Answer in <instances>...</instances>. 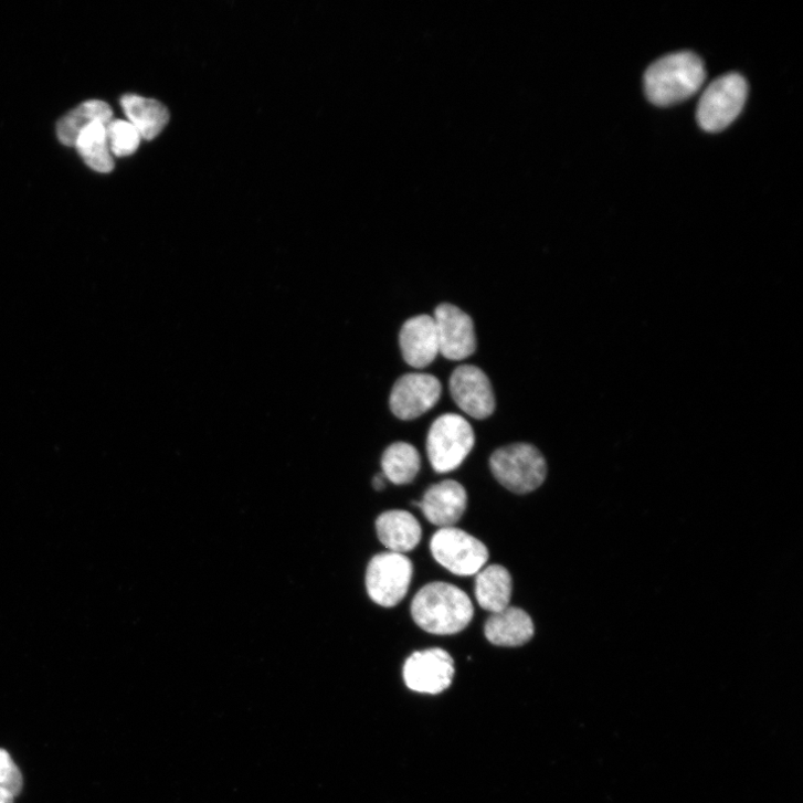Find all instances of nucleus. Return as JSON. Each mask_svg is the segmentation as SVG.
I'll return each instance as SVG.
<instances>
[{
	"label": "nucleus",
	"instance_id": "nucleus-3",
	"mask_svg": "<svg viewBox=\"0 0 803 803\" xmlns=\"http://www.w3.org/2000/svg\"><path fill=\"white\" fill-rule=\"evenodd\" d=\"M476 436L472 424L462 415L447 413L431 425L426 451L432 468L439 474L454 472L473 451Z\"/></svg>",
	"mask_w": 803,
	"mask_h": 803
},
{
	"label": "nucleus",
	"instance_id": "nucleus-13",
	"mask_svg": "<svg viewBox=\"0 0 803 803\" xmlns=\"http://www.w3.org/2000/svg\"><path fill=\"white\" fill-rule=\"evenodd\" d=\"M467 504L465 487L457 482L445 480L426 490L419 508L432 525L450 528L462 519Z\"/></svg>",
	"mask_w": 803,
	"mask_h": 803
},
{
	"label": "nucleus",
	"instance_id": "nucleus-4",
	"mask_svg": "<svg viewBox=\"0 0 803 803\" xmlns=\"http://www.w3.org/2000/svg\"><path fill=\"white\" fill-rule=\"evenodd\" d=\"M490 469L500 485L518 495L535 492L547 476L543 455L527 443H516L495 451L490 457Z\"/></svg>",
	"mask_w": 803,
	"mask_h": 803
},
{
	"label": "nucleus",
	"instance_id": "nucleus-1",
	"mask_svg": "<svg viewBox=\"0 0 803 803\" xmlns=\"http://www.w3.org/2000/svg\"><path fill=\"white\" fill-rule=\"evenodd\" d=\"M415 624L434 635H453L463 632L475 614L469 596L461 589L434 582L422 588L411 604Z\"/></svg>",
	"mask_w": 803,
	"mask_h": 803
},
{
	"label": "nucleus",
	"instance_id": "nucleus-9",
	"mask_svg": "<svg viewBox=\"0 0 803 803\" xmlns=\"http://www.w3.org/2000/svg\"><path fill=\"white\" fill-rule=\"evenodd\" d=\"M405 684L410 690L424 695H439L446 690L454 676V662L441 648L413 653L403 668Z\"/></svg>",
	"mask_w": 803,
	"mask_h": 803
},
{
	"label": "nucleus",
	"instance_id": "nucleus-8",
	"mask_svg": "<svg viewBox=\"0 0 803 803\" xmlns=\"http://www.w3.org/2000/svg\"><path fill=\"white\" fill-rule=\"evenodd\" d=\"M440 355L450 361L471 358L477 349L475 324L472 317L451 304H441L434 311Z\"/></svg>",
	"mask_w": 803,
	"mask_h": 803
},
{
	"label": "nucleus",
	"instance_id": "nucleus-10",
	"mask_svg": "<svg viewBox=\"0 0 803 803\" xmlns=\"http://www.w3.org/2000/svg\"><path fill=\"white\" fill-rule=\"evenodd\" d=\"M450 392L458 409L476 420H485L495 412L493 385L478 367L456 368L450 378Z\"/></svg>",
	"mask_w": 803,
	"mask_h": 803
},
{
	"label": "nucleus",
	"instance_id": "nucleus-2",
	"mask_svg": "<svg viewBox=\"0 0 803 803\" xmlns=\"http://www.w3.org/2000/svg\"><path fill=\"white\" fill-rule=\"evenodd\" d=\"M707 72L702 60L691 52L666 55L653 63L644 76L648 99L657 106H669L693 97L705 84Z\"/></svg>",
	"mask_w": 803,
	"mask_h": 803
},
{
	"label": "nucleus",
	"instance_id": "nucleus-18",
	"mask_svg": "<svg viewBox=\"0 0 803 803\" xmlns=\"http://www.w3.org/2000/svg\"><path fill=\"white\" fill-rule=\"evenodd\" d=\"M110 106L98 99L86 101L63 117L57 124V138L61 144L74 147L83 130L94 124L108 125L112 121Z\"/></svg>",
	"mask_w": 803,
	"mask_h": 803
},
{
	"label": "nucleus",
	"instance_id": "nucleus-17",
	"mask_svg": "<svg viewBox=\"0 0 803 803\" xmlns=\"http://www.w3.org/2000/svg\"><path fill=\"white\" fill-rule=\"evenodd\" d=\"M513 593L510 572L500 564L482 569L476 578V599L480 607L492 614L509 606Z\"/></svg>",
	"mask_w": 803,
	"mask_h": 803
},
{
	"label": "nucleus",
	"instance_id": "nucleus-16",
	"mask_svg": "<svg viewBox=\"0 0 803 803\" xmlns=\"http://www.w3.org/2000/svg\"><path fill=\"white\" fill-rule=\"evenodd\" d=\"M121 106L129 123L137 129L141 139L154 140L167 127L170 114L159 101L136 94L123 96Z\"/></svg>",
	"mask_w": 803,
	"mask_h": 803
},
{
	"label": "nucleus",
	"instance_id": "nucleus-14",
	"mask_svg": "<svg viewBox=\"0 0 803 803\" xmlns=\"http://www.w3.org/2000/svg\"><path fill=\"white\" fill-rule=\"evenodd\" d=\"M535 634L531 617L521 609L508 606L494 613L485 625L487 640L497 646L518 647L527 644Z\"/></svg>",
	"mask_w": 803,
	"mask_h": 803
},
{
	"label": "nucleus",
	"instance_id": "nucleus-20",
	"mask_svg": "<svg viewBox=\"0 0 803 803\" xmlns=\"http://www.w3.org/2000/svg\"><path fill=\"white\" fill-rule=\"evenodd\" d=\"M106 127L103 124L89 126L81 133L74 146L84 162L99 173H108L114 169Z\"/></svg>",
	"mask_w": 803,
	"mask_h": 803
},
{
	"label": "nucleus",
	"instance_id": "nucleus-5",
	"mask_svg": "<svg viewBox=\"0 0 803 803\" xmlns=\"http://www.w3.org/2000/svg\"><path fill=\"white\" fill-rule=\"evenodd\" d=\"M748 96L746 80L737 73L717 78L704 92L698 106V121L708 133L728 128L741 113Z\"/></svg>",
	"mask_w": 803,
	"mask_h": 803
},
{
	"label": "nucleus",
	"instance_id": "nucleus-11",
	"mask_svg": "<svg viewBox=\"0 0 803 803\" xmlns=\"http://www.w3.org/2000/svg\"><path fill=\"white\" fill-rule=\"evenodd\" d=\"M441 394L442 384L432 374H405L392 389L391 411L401 420H414L434 408Z\"/></svg>",
	"mask_w": 803,
	"mask_h": 803
},
{
	"label": "nucleus",
	"instance_id": "nucleus-21",
	"mask_svg": "<svg viewBox=\"0 0 803 803\" xmlns=\"http://www.w3.org/2000/svg\"><path fill=\"white\" fill-rule=\"evenodd\" d=\"M106 131L110 155L118 158L133 156L142 140L137 129L129 121L112 120L107 125Z\"/></svg>",
	"mask_w": 803,
	"mask_h": 803
},
{
	"label": "nucleus",
	"instance_id": "nucleus-24",
	"mask_svg": "<svg viewBox=\"0 0 803 803\" xmlns=\"http://www.w3.org/2000/svg\"><path fill=\"white\" fill-rule=\"evenodd\" d=\"M373 487L377 490H382L385 488V477L383 475H379L373 479Z\"/></svg>",
	"mask_w": 803,
	"mask_h": 803
},
{
	"label": "nucleus",
	"instance_id": "nucleus-7",
	"mask_svg": "<svg viewBox=\"0 0 803 803\" xmlns=\"http://www.w3.org/2000/svg\"><path fill=\"white\" fill-rule=\"evenodd\" d=\"M413 577V563L402 553L382 552L372 558L367 570V590L382 607H394L406 596Z\"/></svg>",
	"mask_w": 803,
	"mask_h": 803
},
{
	"label": "nucleus",
	"instance_id": "nucleus-19",
	"mask_svg": "<svg viewBox=\"0 0 803 803\" xmlns=\"http://www.w3.org/2000/svg\"><path fill=\"white\" fill-rule=\"evenodd\" d=\"M421 468V456L410 443L397 442L382 456L383 476L394 485L413 483Z\"/></svg>",
	"mask_w": 803,
	"mask_h": 803
},
{
	"label": "nucleus",
	"instance_id": "nucleus-23",
	"mask_svg": "<svg viewBox=\"0 0 803 803\" xmlns=\"http://www.w3.org/2000/svg\"><path fill=\"white\" fill-rule=\"evenodd\" d=\"M0 803H14V795L2 786H0Z\"/></svg>",
	"mask_w": 803,
	"mask_h": 803
},
{
	"label": "nucleus",
	"instance_id": "nucleus-15",
	"mask_svg": "<svg viewBox=\"0 0 803 803\" xmlns=\"http://www.w3.org/2000/svg\"><path fill=\"white\" fill-rule=\"evenodd\" d=\"M380 541L392 552L413 550L421 541L422 528L418 519L408 511L391 510L377 520Z\"/></svg>",
	"mask_w": 803,
	"mask_h": 803
},
{
	"label": "nucleus",
	"instance_id": "nucleus-6",
	"mask_svg": "<svg viewBox=\"0 0 803 803\" xmlns=\"http://www.w3.org/2000/svg\"><path fill=\"white\" fill-rule=\"evenodd\" d=\"M434 559L457 577H473L485 567L489 550L471 533L454 527L441 528L430 542Z\"/></svg>",
	"mask_w": 803,
	"mask_h": 803
},
{
	"label": "nucleus",
	"instance_id": "nucleus-12",
	"mask_svg": "<svg viewBox=\"0 0 803 803\" xmlns=\"http://www.w3.org/2000/svg\"><path fill=\"white\" fill-rule=\"evenodd\" d=\"M400 347L404 361L414 369H424L440 355L435 321L432 316L410 318L400 331Z\"/></svg>",
	"mask_w": 803,
	"mask_h": 803
},
{
	"label": "nucleus",
	"instance_id": "nucleus-22",
	"mask_svg": "<svg viewBox=\"0 0 803 803\" xmlns=\"http://www.w3.org/2000/svg\"><path fill=\"white\" fill-rule=\"evenodd\" d=\"M24 780L21 770L10 753L0 749V786L9 790L14 796L21 794Z\"/></svg>",
	"mask_w": 803,
	"mask_h": 803
}]
</instances>
